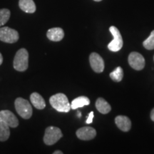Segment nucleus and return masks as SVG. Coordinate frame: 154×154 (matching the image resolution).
Listing matches in <instances>:
<instances>
[{"label": "nucleus", "instance_id": "obj_24", "mask_svg": "<svg viewBox=\"0 0 154 154\" xmlns=\"http://www.w3.org/2000/svg\"><path fill=\"white\" fill-rule=\"evenodd\" d=\"M53 154H63V152L61 151H56L53 152Z\"/></svg>", "mask_w": 154, "mask_h": 154}, {"label": "nucleus", "instance_id": "obj_22", "mask_svg": "<svg viewBox=\"0 0 154 154\" xmlns=\"http://www.w3.org/2000/svg\"><path fill=\"white\" fill-rule=\"evenodd\" d=\"M151 120L153 121H154V108L153 109H152V111H151Z\"/></svg>", "mask_w": 154, "mask_h": 154}, {"label": "nucleus", "instance_id": "obj_25", "mask_svg": "<svg viewBox=\"0 0 154 154\" xmlns=\"http://www.w3.org/2000/svg\"><path fill=\"white\" fill-rule=\"evenodd\" d=\"M94 1H95V2H101V1H102V0H94Z\"/></svg>", "mask_w": 154, "mask_h": 154}, {"label": "nucleus", "instance_id": "obj_16", "mask_svg": "<svg viewBox=\"0 0 154 154\" xmlns=\"http://www.w3.org/2000/svg\"><path fill=\"white\" fill-rule=\"evenodd\" d=\"M90 104V100L86 96H79L74 99L71 104V109H76L78 108H82L84 106H87Z\"/></svg>", "mask_w": 154, "mask_h": 154}, {"label": "nucleus", "instance_id": "obj_19", "mask_svg": "<svg viewBox=\"0 0 154 154\" xmlns=\"http://www.w3.org/2000/svg\"><path fill=\"white\" fill-rule=\"evenodd\" d=\"M11 12L8 9H0V26L5 25L10 18Z\"/></svg>", "mask_w": 154, "mask_h": 154}, {"label": "nucleus", "instance_id": "obj_8", "mask_svg": "<svg viewBox=\"0 0 154 154\" xmlns=\"http://www.w3.org/2000/svg\"><path fill=\"white\" fill-rule=\"evenodd\" d=\"M89 62L92 69L96 73H101L104 70V61L99 54L91 53L89 56Z\"/></svg>", "mask_w": 154, "mask_h": 154}, {"label": "nucleus", "instance_id": "obj_2", "mask_svg": "<svg viewBox=\"0 0 154 154\" xmlns=\"http://www.w3.org/2000/svg\"><path fill=\"white\" fill-rule=\"evenodd\" d=\"M13 66L18 72H25L29 66V53L24 48H22L14 56Z\"/></svg>", "mask_w": 154, "mask_h": 154}, {"label": "nucleus", "instance_id": "obj_10", "mask_svg": "<svg viewBox=\"0 0 154 154\" xmlns=\"http://www.w3.org/2000/svg\"><path fill=\"white\" fill-rule=\"evenodd\" d=\"M78 138L82 140H89L93 139L96 136L95 128L90 126H85L79 128L76 132Z\"/></svg>", "mask_w": 154, "mask_h": 154}, {"label": "nucleus", "instance_id": "obj_12", "mask_svg": "<svg viewBox=\"0 0 154 154\" xmlns=\"http://www.w3.org/2000/svg\"><path fill=\"white\" fill-rule=\"evenodd\" d=\"M47 36L52 42H60L64 37V32L60 27L51 28L47 31Z\"/></svg>", "mask_w": 154, "mask_h": 154}, {"label": "nucleus", "instance_id": "obj_21", "mask_svg": "<svg viewBox=\"0 0 154 154\" xmlns=\"http://www.w3.org/2000/svg\"><path fill=\"white\" fill-rule=\"evenodd\" d=\"M94 117V112H93V111H91V112L89 113V114H88V117L87 120H86V124H91V123L93 122Z\"/></svg>", "mask_w": 154, "mask_h": 154}, {"label": "nucleus", "instance_id": "obj_18", "mask_svg": "<svg viewBox=\"0 0 154 154\" xmlns=\"http://www.w3.org/2000/svg\"><path fill=\"white\" fill-rule=\"evenodd\" d=\"M111 79L115 82H120L124 77V71L121 66H118L109 75Z\"/></svg>", "mask_w": 154, "mask_h": 154}, {"label": "nucleus", "instance_id": "obj_17", "mask_svg": "<svg viewBox=\"0 0 154 154\" xmlns=\"http://www.w3.org/2000/svg\"><path fill=\"white\" fill-rule=\"evenodd\" d=\"M10 127L0 120V141H6L10 136Z\"/></svg>", "mask_w": 154, "mask_h": 154}, {"label": "nucleus", "instance_id": "obj_1", "mask_svg": "<svg viewBox=\"0 0 154 154\" xmlns=\"http://www.w3.org/2000/svg\"><path fill=\"white\" fill-rule=\"evenodd\" d=\"M49 103L51 106L59 112L68 113L71 109V105L68 98L62 93L51 96L49 99Z\"/></svg>", "mask_w": 154, "mask_h": 154}, {"label": "nucleus", "instance_id": "obj_11", "mask_svg": "<svg viewBox=\"0 0 154 154\" xmlns=\"http://www.w3.org/2000/svg\"><path fill=\"white\" fill-rule=\"evenodd\" d=\"M115 123L119 129L127 132L131 128V121L126 116H118L116 117Z\"/></svg>", "mask_w": 154, "mask_h": 154}, {"label": "nucleus", "instance_id": "obj_9", "mask_svg": "<svg viewBox=\"0 0 154 154\" xmlns=\"http://www.w3.org/2000/svg\"><path fill=\"white\" fill-rule=\"evenodd\" d=\"M0 120L7 124L10 128H17L19 126V120L11 111L2 110L0 111Z\"/></svg>", "mask_w": 154, "mask_h": 154}, {"label": "nucleus", "instance_id": "obj_14", "mask_svg": "<svg viewBox=\"0 0 154 154\" xmlns=\"http://www.w3.org/2000/svg\"><path fill=\"white\" fill-rule=\"evenodd\" d=\"M30 100L36 109L42 110V109H44L46 106V103L44 98L39 94L36 93V92H34V93L31 94Z\"/></svg>", "mask_w": 154, "mask_h": 154}, {"label": "nucleus", "instance_id": "obj_15", "mask_svg": "<svg viewBox=\"0 0 154 154\" xmlns=\"http://www.w3.org/2000/svg\"><path fill=\"white\" fill-rule=\"evenodd\" d=\"M96 108L98 111L103 114H106L111 110L110 104L103 98H99L96 101Z\"/></svg>", "mask_w": 154, "mask_h": 154}, {"label": "nucleus", "instance_id": "obj_23", "mask_svg": "<svg viewBox=\"0 0 154 154\" xmlns=\"http://www.w3.org/2000/svg\"><path fill=\"white\" fill-rule=\"evenodd\" d=\"M3 62V57L2 55V54L0 53V65H2V63Z\"/></svg>", "mask_w": 154, "mask_h": 154}, {"label": "nucleus", "instance_id": "obj_5", "mask_svg": "<svg viewBox=\"0 0 154 154\" xmlns=\"http://www.w3.org/2000/svg\"><path fill=\"white\" fill-rule=\"evenodd\" d=\"M109 31L113 35V39L109 44L108 49L113 52L120 51L123 47V44H124V41H123L122 36H121L120 32L114 26H111L109 28Z\"/></svg>", "mask_w": 154, "mask_h": 154}, {"label": "nucleus", "instance_id": "obj_13", "mask_svg": "<svg viewBox=\"0 0 154 154\" xmlns=\"http://www.w3.org/2000/svg\"><path fill=\"white\" fill-rule=\"evenodd\" d=\"M19 7L26 13L32 14L36 11V5L33 0H19Z\"/></svg>", "mask_w": 154, "mask_h": 154}, {"label": "nucleus", "instance_id": "obj_20", "mask_svg": "<svg viewBox=\"0 0 154 154\" xmlns=\"http://www.w3.org/2000/svg\"><path fill=\"white\" fill-rule=\"evenodd\" d=\"M143 45L148 50L154 49V30L152 31L150 36L143 42Z\"/></svg>", "mask_w": 154, "mask_h": 154}, {"label": "nucleus", "instance_id": "obj_4", "mask_svg": "<svg viewBox=\"0 0 154 154\" xmlns=\"http://www.w3.org/2000/svg\"><path fill=\"white\" fill-rule=\"evenodd\" d=\"M62 136L63 134L60 128L55 126H49L46 128L43 140L46 145L51 146L59 141Z\"/></svg>", "mask_w": 154, "mask_h": 154}, {"label": "nucleus", "instance_id": "obj_3", "mask_svg": "<svg viewBox=\"0 0 154 154\" xmlns=\"http://www.w3.org/2000/svg\"><path fill=\"white\" fill-rule=\"evenodd\" d=\"M15 109L21 117L24 119H29L32 116V107L27 100L19 97L14 101Z\"/></svg>", "mask_w": 154, "mask_h": 154}, {"label": "nucleus", "instance_id": "obj_6", "mask_svg": "<svg viewBox=\"0 0 154 154\" xmlns=\"http://www.w3.org/2000/svg\"><path fill=\"white\" fill-rule=\"evenodd\" d=\"M18 32L8 26L0 28V40L5 43L13 44L19 40Z\"/></svg>", "mask_w": 154, "mask_h": 154}, {"label": "nucleus", "instance_id": "obj_7", "mask_svg": "<svg viewBox=\"0 0 154 154\" xmlns=\"http://www.w3.org/2000/svg\"><path fill=\"white\" fill-rule=\"evenodd\" d=\"M128 63L135 70L140 71L145 66V59L140 54L134 51L128 56Z\"/></svg>", "mask_w": 154, "mask_h": 154}]
</instances>
